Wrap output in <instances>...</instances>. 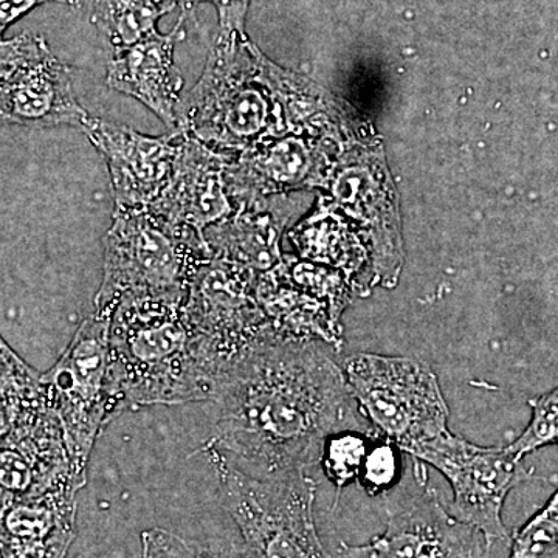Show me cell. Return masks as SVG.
I'll return each mask as SVG.
<instances>
[{"label": "cell", "instance_id": "obj_1", "mask_svg": "<svg viewBox=\"0 0 558 558\" xmlns=\"http://www.w3.org/2000/svg\"><path fill=\"white\" fill-rule=\"evenodd\" d=\"M209 402L213 436L204 450L222 451L263 478L322 462L326 440L349 428L354 410L343 368L318 343L278 339L234 360Z\"/></svg>", "mask_w": 558, "mask_h": 558}, {"label": "cell", "instance_id": "obj_2", "mask_svg": "<svg viewBox=\"0 0 558 558\" xmlns=\"http://www.w3.org/2000/svg\"><path fill=\"white\" fill-rule=\"evenodd\" d=\"M189 293H130L109 330V389L117 413L209 402L220 369L186 311Z\"/></svg>", "mask_w": 558, "mask_h": 558}, {"label": "cell", "instance_id": "obj_3", "mask_svg": "<svg viewBox=\"0 0 558 558\" xmlns=\"http://www.w3.org/2000/svg\"><path fill=\"white\" fill-rule=\"evenodd\" d=\"M266 60L245 33L219 32L201 80L180 105L179 130L230 156L288 134Z\"/></svg>", "mask_w": 558, "mask_h": 558}, {"label": "cell", "instance_id": "obj_4", "mask_svg": "<svg viewBox=\"0 0 558 558\" xmlns=\"http://www.w3.org/2000/svg\"><path fill=\"white\" fill-rule=\"evenodd\" d=\"M213 258L204 234L172 222L154 207L116 209L105 236V269L95 311L113 315L130 293H189Z\"/></svg>", "mask_w": 558, "mask_h": 558}, {"label": "cell", "instance_id": "obj_5", "mask_svg": "<svg viewBox=\"0 0 558 558\" xmlns=\"http://www.w3.org/2000/svg\"><path fill=\"white\" fill-rule=\"evenodd\" d=\"M219 476L220 497L253 558H333L314 519L315 481L306 472L255 476L222 451L205 450Z\"/></svg>", "mask_w": 558, "mask_h": 558}, {"label": "cell", "instance_id": "obj_6", "mask_svg": "<svg viewBox=\"0 0 558 558\" xmlns=\"http://www.w3.org/2000/svg\"><path fill=\"white\" fill-rule=\"evenodd\" d=\"M343 373L355 407L377 438L410 454L449 429L438 376L424 363L359 352L344 360Z\"/></svg>", "mask_w": 558, "mask_h": 558}, {"label": "cell", "instance_id": "obj_7", "mask_svg": "<svg viewBox=\"0 0 558 558\" xmlns=\"http://www.w3.org/2000/svg\"><path fill=\"white\" fill-rule=\"evenodd\" d=\"M110 322L112 315L94 311L60 360L40 374L50 409L64 429L73 478L81 487L86 484L95 440L119 416L109 389Z\"/></svg>", "mask_w": 558, "mask_h": 558}, {"label": "cell", "instance_id": "obj_8", "mask_svg": "<svg viewBox=\"0 0 558 558\" xmlns=\"http://www.w3.org/2000/svg\"><path fill=\"white\" fill-rule=\"evenodd\" d=\"M410 457L446 476L453 490L446 508L454 519L478 531L488 548L509 537L502 521L506 498L513 487L534 478L509 447L475 446L447 429L411 451Z\"/></svg>", "mask_w": 558, "mask_h": 558}, {"label": "cell", "instance_id": "obj_9", "mask_svg": "<svg viewBox=\"0 0 558 558\" xmlns=\"http://www.w3.org/2000/svg\"><path fill=\"white\" fill-rule=\"evenodd\" d=\"M258 274L213 256L191 281L186 311L191 325L219 366L220 376L259 341L275 339L256 296Z\"/></svg>", "mask_w": 558, "mask_h": 558}, {"label": "cell", "instance_id": "obj_10", "mask_svg": "<svg viewBox=\"0 0 558 558\" xmlns=\"http://www.w3.org/2000/svg\"><path fill=\"white\" fill-rule=\"evenodd\" d=\"M0 117L33 130H84L92 116L76 98L70 65L40 36L25 32L0 44Z\"/></svg>", "mask_w": 558, "mask_h": 558}, {"label": "cell", "instance_id": "obj_11", "mask_svg": "<svg viewBox=\"0 0 558 558\" xmlns=\"http://www.w3.org/2000/svg\"><path fill=\"white\" fill-rule=\"evenodd\" d=\"M487 550L483 535L454 519L427 486L388 506L384 534L365 545L341 543L344 558H486Z\"/></svg>", "mask_w": 558, "mask_h": 558}, {"label": "cell", "instance_id": "obj_12", "mask_svg": "<svg viewBox=\"0 0 558 558\" xmlns=\"http://www.w3.org/2000/svg\"><path fill=\"white\" fill-rule=\"evenodd\" d=\"M84 134L100 150L112 180L116 209L153 207L174 174L185 132L148 137L131 128L90 117Z\"/></svg>", "mask_w": 558, "mask_h": 558}, {"label": "cell", "instance_id": "obj_13", "mask_svg": "<svg viewBox=\"0 0 558 558\" xmlns=\"http://www.w3.org/2000/svg\"><path fill=\"white\" fill-rule=\"evenodd\" d=\"M332 140L293 131L233 156L227 182L234 205L260 204L274 194L325 182L332 170Z\"/></svg>", "mask_w": 558, "mask_h": 558}, {"label": "cell", "instance_id": "obj_14", "mask_svg": "<svg viewBox=\"0 0 558 558\" xmlns=\"http://www.w3.org/2000/svg\"><path fill=\"white\" fill-rule=\"evenodd\" d=\"M231 159L185 134L170 185L153 207L205 236L208 227L236 211L227 182Z\"/></svg>", "mask_w": 558, "mask_h": 558}, {"label": "cell", "instance_id": "obj_15", "mask_svg": "<svg viewBox=\"0 0 558 558\" xmlns=\"http://www.w3.org/2000/svg\"><path fill=\"white\" fill-rule=\"evenodd\" d=\"M186 14L168 35H150L130 47L113 49L106 83L153 110L171 130H178L182 73L174 62L175 46L185 38Z\"/></svg>", "mask_w": 558, "mask_h": 558}, {"label": "cell", "instance_id": "obj_16", "mask_svg": "<svg viewBox=\"0 0 558 558\" xmlns=\"http://www.w3.org/2000/svg\"><path fill=\"white\" fill-rule=\"evenodd\" d=\"M2 508L38 497L72 475L64 429L53 410L2 432Z\"/></svg>", "mask_w": 558, "mask_h": 558}, {"label": "cell", "instance_id": "obj_17", "mask_svg": "<svg viewBox=\"0 0 558 558\" xmlns=\"http://www.w3.org/2000/svg\"><path fill=\"white\" fill-rule=\"evenodd\" d=\"M81 488L68 476L38 497L2 508V558H65L75 537Z\"/></svg>", "mask_w": 558, "mask_h": 558}, {"label": "cell", "instance_id": "obj_18", "mask_svg": "<svg viewBox=\"0 0 558 558\" xmlns=\"http://www.w3.org/2000/svg\"><path fill=\"white\" fill-rule=\"evenodd\" d=\"M256 296L275 339L286 341H322L339 352L343 347L341 319L328 304L293 284L284 269L278 267L258 274Z\"/></svg>", "mask_w": 558, "mask_h": 558}, {"label": "cell", "instance_id": "obj_19", "mask_svg": "<svg viewBox=\"0 0 558 558\" xmlns=\"http://www.w3.org/2000/svg\"><path fill=\"white\" fill-rule=\"evenodd\" d=\"M215 258L233 260L256 274L282 263L277 219L260 204L241 205L229 218L205 230Z\"/></svg>", "mask_w": 558, "mask_h": 558}, {"label": "cell", "instance_id": "obj_20", "mask_svg": "<svg viewBox=\"0 0 558 558\" xmlns=\"http://www.w3.org/2000/svg\"><path fill=\"white\" fill-rule=\"evenodd\" d=\"M301 258L341 271L354 282L368 253L347 223L337 216L315 215L290 233Z\"/></svg>", "mask_w": 558, "mask_h": 558}, {"label": "cell", "instance_id": "obj_21", "mask_svg": "<svg viewBox=\"0 0 558 558\" xmlns=\"http://www.w3.org/2000/svg\"><path fill=\"white\" fill-rule=\"evenodd\" d=\"M175 7V0H95L92 22L121 49L159 33L157 22Z\"/></svg>", "mask_w": 558, "mask_h": 558}, {"label": "cell", "instance_id": "obj_22", "mask_svg": "<svg viewBox=\"0 0 558 558\" xmlns=\"http://www.w3.org/2000/svg\"><path fill=\"white\" fill-rule=\"evenodd\" d=\"M284 269L293 284L314 299L328 304L333 315L341 319V314L351 300V289L354 284L347 275L322 264L293 258L284 259Z\"/></svg>", "mask_w": 558, "mask_h": 558}, {"label": "cell", "instance_id": "obj_23", "mask_svg": "<svg viewBox=\"0 0 558 558\" xmlns=\"http://www.w3.org/2000/svg\"><path fill=\"white\" fill-rule=\"evenodd\" d=\"M143 558H253L245 545L222 542H196L154 527L142 532Z\"/></svg>", "mask_w": 558, "mask_h": 558}, {"label": "cell", "instance_id": "obj_24", "mask_svg": "<svg viewBox=\"0 0 558 558\" xmlns=\"http://www.w3.org/2000/svg\"><path fill=\"white\" fill-rule=\"evenodd\" d=\"M369 449L368 436L354 429H341L329 436L323 449L322 465L337 490L359 480Z\"/></svg>", "mask_w": 558, "mask_h": 558}, {"label": "cell", "instance_id": "obj_25", "mask_svg": "<svg viewBox=\"0 0 558 558\" xmlns=\"http://www.w3.org/2000/svg\"><path fill=\"white\" fill-rule=\"evenodd\" d=\"M509 558H558V488L513 535Z\"/></svg>", "mask_w": 558, "mask_h": 558}, {"label": "cell", "instance_id": "obj_26", "mask_svg": "<svg viewBox=\"0 0 558 558\" xmlns=\"http://www.w3.org/2000/svg\"><path fill=\"white\" fill-rule=\"evenodd\" d=\"M531 409L526 429L508 446L520 459L543 447L558 446V388L532 400Z\"/></svg>", "mask_w": 558, "mask_h": 558}, {"label": "cell", "instance_id": "obj_27", "mask_svg": "<svg viewBox=\"0 0 558 558\" xmlns=\"http://www.w3.org/2000/svg\"><path fill=\"white\" fill-rule=\"evenodd\" d=\"M400 451L396 444L387 439L371 447L359 476L360 484L371 497L385 494L395 486L400 472Z\"/></svg>", "mask_w": 558, "mask_h": 558}, {"label": "cell", "instance_id": "obj_28", "mask_svg": "<svg viewBox=\"0 0 558 558\" xmlns=\"http://www.w3.org/2000/svg\"><path fill=\"white\" fill-rule=\"evenodd\" d=\"M216 7L219 14V32L245 33V16L250 0H201Z\"/></svg>", "mask_w": 558, "mask_h": 558}, {"label": "cell", "instance_id": "obj_29", "mask_svg": "<svg viewBox=\"0 0 558 558\" xmlns=\"http://www.w3.org/2000/svg\"><path fill=\"white\" fill-rule=\"evenodd\" d=\"M64 3V5L80 7L81 0H0V31L5 33L14 21L27 14L28 11L44 3Z\"/></svg>", "mask_w": 558, "mask_h": 558}, {"label": "cell", "instance_id": "obj_30", "mask_svg": "<svg viewBox=\"0 0 558 558\" xmlns=\"http://www.w3.org/2000/svg\"><path fill=\"white\" fill-rule=\"evenodd\" d=\"M175 3H178V7L182 9V14H186V16H190V14L193 13L194 9H196V7L199 5L201 0H175Z\"/></svg>", "mask_w": 558, "mask_h": 558}]
</instances>
